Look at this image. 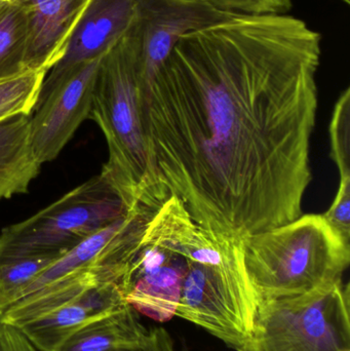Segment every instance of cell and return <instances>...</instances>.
<instances>
[{"label":"cell","instance_id":"obj_23","mask_svg":"<svg viewBox=\"0 0 350 351\" xmlns=\"http://www.w3.org/2000/svg\"><path fill=\"white\" fill-rule=\"evenodd\" d=\"M143 208V206H140L139 208ZM139 208H135V210H134L133 216H132V218H134V216H135L136 212H137V210H139ZM132 220H133V219H131V221ZM131 221H129V223H131ZM129 225H127V226H129ZM127 228H125V229H127ZM123 232H125V231H123ZM123 233H121V234H123ZM119 237H118V239H119ZM117 239H116V241H117ZM113 245H114V243H113ZM112 245H111V247H112ZM108 251H109V250H108ZM108 251H107V252H108ZM107 252H106V253H107ZM102 258H101V260H102ZM101 260H100V261H99L98 265H97V268H98L99 271H100V274H102L103 278H104V280H106V282H111L110 278H109V276H107V274H105L104 271H103L102 268L100 267ZM113 284H114V282H113Z\"/></svg>","mask_w":350,"mask_h":351},{"label":"cell","instance_id":"obj_12","mask_svg":"<svg viewBox=\"0 0 350 351\" xmlns=\"http://www.w3.org/2000/svg\"><path fill=\"white\" fill-rule=\"evenodd\" d=\"M40 167L31 146L30 115L0 121V200L28 191Z\"/></svg>","mask_w":350,"mask_h":351},{"label":"cell","instance_id":"obj_8","mask_svg":"<svg viewBox=\"0 0 350 351\" xmlns=\"http://www.w3.org/2000/svg\"><path fill=\"white\" fill-rule=\"evenodd\" d=\"M101 59L79 64L53 84L41 86L31 119V146L39 164L55 160L90 117Z\"/></svg>","mask_w":350,"mask_h":351},{"label":"cell","instance_id":"obj_16","mask_svg":"<svg viewBox=\"0 0 350 351\" xmlns=\"http://www.w3.org/2000/svg\"><path fill=\"white\" fill-rule=\"evenodd\" d=\"M47 72L26 70L0 78V121L16 115H30L36 106Z\"/></svg>","mask_w":350,"mask_h":351},{"label":"cell","instance_id":"obj_25","mask_svg":"<svg viewBox=\"0 0 350 351\" xmlns=\"http://www.w3.org/2000/svg\"><path fill=\"white\" fill-rule=\"evenodd\" d=\"M182 351H189L188 348L187 346H183Z\"/></svg>","mask_w":350,"mask_h":351},{"label":"cell","instance_id":"obj_19","mask_svg":"<svg viewBox=\"0 0 350 351\" xmlns=\"http://www.w3.org/2000/svg\"><path fill=\"white\" fill-rule=\"evenodd\" d=\"M221 10L234 14H285L292 8V0H208Z\"/></svg>","mask_w":350,"mask_h":351},{"label":"cell","instance_id":"obj_18","mask_svg":"<svg viewBox=\"0 0 350 351\" xmlns=\"http://www.w3.org/2000/svg\"><path fill=\"white\" fill-rule=\"evenodd\" d=\"M331 156L338 168L340 180L350 179V88L337 100L329 128Z\"/></svg>","mask_w":350,"mask_h":351},{"label":"cell","instance_id":"obj_14","mask_svg":"<svg viewBox=\"0 0 350 351\" xmlns=\"http://www.w3.org/2000/svg\"><path fill=\"white\" fill-rule=\"evenodd\" d=\"M131 217L132 208L125 216L90 235L79 245L67 252L65 255L55 260L23 291L22 294L14 302L38 292L45 286H49L74 272L96 267L101 258L106 254L111 245L127 228Z\"/></svg>","mask_w":350,"mask_h":351},{"label":"cell","instance_id":"obj_9","mask_svg":"<svg viewBox=\"0 0 350 351\" xmlns=\"http://www.w3.org/2000/svg\"><path fill=\"white\" fill-rule=\"evenodd\" d=\"M139 0H90L61 59L49 70L42 86L55 82L79 64L100 59L129 31Z\"/></svg>","mask_w":350,"mask_h":351},{"label":"cell","instance_id":"obj_4","mask_svg":"<svg viewBox=\"0 0 350 351\" xmlns=\"http://www.w3.org/2000/svg\"><path fill=\"white\" fill-rule=\"evenodd\" d=\"M242 255L261 298L306 294L342 280L349 241L323 215L302 214L288 224L242 237Z\"/></svg>","mask_w":350,"mask_h":351},{"label":"cell","instance_id":"obj_20","mask_svg":"<svg viewBox=\"0 0 350 351\" xmlns=\"http://www.w3.org/2000/svg\"><path fill=\"white\" fill-rule=\"evenodd\" d=\"M324 218L345 241L350 239V179L340 180L338 190Z\"/></svg>","mask_w":350,"mask_h":351},{"label":"cell","instance_id":"obj_5","mask_svg":"<svg viewBox=\"0 0 350 351\" xmlns=\"http://www.w3.org/2000/svg\"><path fill=\"white\" fill-rule=\"evenodd\" d=\"M129 208L102 174L70 190L0 234V263L40 255H65Z\"/></svg>","mask_w":350,"mask_h":351},{"label":"cell","instance_id":"obj_7","mask_svg":"<svg viewBox=\"0 0 350 351\" xmlns=\"http://www.w3.org/2000/svg\"><path fill=\"white\" fill-rule=\"evenodd\" d=\"M208 0H139L125 37L146 86L181 37L234 16Z\"/></svg>","mask_w":350,"mask_h":351},{"label":"cell","instance_id":"obj_1","mask_svg":"<svg viewBox=\"0 0 350 351\" xmlns=\"http://www.w3.org/2000/svg\"><path fill=\"white\" fill-rule=\"evenodd\" d=\"M321 35L286 14H236L181 37L144 92L170 195L234 239L302 215L312 181Z\"/></svg>","mask_w":350,"mask_h":351},{"label":"cell","instance_id":"obj_26","mask_svg":"<svg viewBox=\"0 0 350 351\" xmlns=\"http://www.w3.org/2000/svg\"><path fill=\"white\" fill-rule=\"evenodd\" d=\"M341 1L345 2V3H347V4L350 3V0H341Z\"/></svg>","mask_w":350,"mask_h":351},{"label":"cell","instance_id":"obj_22","mask_svg":"<svg viewBox=\"0 0 350 351\" xmlns=\"http://www.w3.org/2000/svg\"><path fill=\"white\" fill-rule=\"evenodd\" d=\"M174 344L172 336L164 328H153L141 346L123 351H175Z\"/></svg>","mask_w":350,"mask_h":351},{"label":"cell","instance_id":"obj_3","mask_svg":"<svg viewBox=\"0 0 350 351\" xmlns=\"http://www.w3.org/2000/svg\"><path fill=\"white\" fill-rule=\"evenodd\" d=\"M144 102L139 66L125 35L101 59L90 117L108 146V160L101 174L129 210L144 206L158 210L170 193L154 162Z\"/></svg>","mask_w":350,"mask_h":351},{"label":"cell","instance_id":"obj_15","mask_svg":"<svg viewBox=\"0 0 350 351\" xmlns=\"http://www.w3.org/2000/svg\"><path fill=\"white\" fill-rule=\"evenodd\" d=\"M28 23L14 2H0V78L26 71Z\"/></svg>","mask_w":350,"mask_h":351},{"label":"cell","instance_id":"obj_27","mask_svg":"<svg viewBox=\"0 0 350 351\" xmlns=\"http://www.w3.org/2000/svg\"><path fill=\"white\" fill-rule=\"evenodd\" d=\"M8 1H12V0H0V2H8Z\"/></svg>","mask_w":350,"mask_h":351},{"label":"cell","instance_id":"obj_17","mask_svg":"<svg viewBox=\"0 0 350 351\" xmlns=\"http://www.w3.org/2000/svg\"><path fill=\"white\" fill-rule=\"evenodd\" d=\"M61 255H40L0 263V315Z\"/></svg>","mask_w":350,"mask_h":351},{"label":"cell","instance_id":"obj_11","mask_svg":"<svg viewBox=\"0 0 350 351\" xmlns=\"http://www.w3.org/2000/svg\"><path fill=\"white\" fill-rule=\"evenodd\" d=\"M28 23L26 68L49 70L61 59L66 45L90 0H12Z\"/></svg>","mask_w":350,"mask_h":351},{"label":"cell","instance_id":"obj_6","mask_svg":"<svg viewBox=\"0 0 350 351\" xmlns=\"http://www.w3.org/2000/svg\"><path fill=\"white\" fill-rule=\"evenodd\" d=\"M236 351H350L349 285L261 300L252 332Z\"/></svg>","mask_w":350,"mask_h":351},{"label":"cell","instance_id":"obj_24","mask_svg":"<svg viewBox=\"0 0 350 351\" xmlns=\"http://www.w3.org/2000/svg\"><path fill=\"white\" fill-rule=\"evenodd\" d=\"M139 210H140V208H139ZM149 210H150V208H149ZM138 210H137V212H138ZM137 212H136V214H137ZM136 214H135V215H136ZM134 217H135V216H134ZM133 219H134V218H133ZM132 221H133V220H132ZM129 224H131V223H129ZM127 227H129V226H127ZM125 230H127V229H125ZM123 234H121V235H123ZM117 241H118V239H117ZM116 241H115V243H116ZM111 247H110V249H111ZM110 249H109V250H110ZM107 253H108V252H107ZM107 253H106V254H107ZM106 254H105V255H106ZM104 257H105V256H104ZM104 257H103V258H102V260H101L100 267H101V268H102L103 271H104V272H105V274H107V276H109V278H110V276H109L108 272H107V271H106V270H105V269H104V268H103V266H102V262H103V259H104ZM110 280H111V278H110ZM112 282H113V280H112Z\"/></svg>","mask_w":350,"mask_h":351},{"label":"cell","instance_id":"obj_13","mask_svg":"<svg viewBox=\"0 0 350 351\" xmlns=\"http://www.w3.org/2000/svg\"><path fill=\"white\" fill-rule=\"evenodd\" d=\"M149 334L140 313L127 304L74 334L58 351H123L141 346Z\"/></svg>","mask_w":350,"mask_h":351},{"label":"cell","instance_id":"obj_10","mask_svg":"<svg viewBox=\"0 0 350 351\" xmlns=\"http://www.w3.org/2000/svg\"><path fill=\"white\" fill-rule=\"evenodd\" d=\"M127 304L117 285H99L72 302L18 328L39 350L58 351L74 334Z\"/></svg>","mask_w":350,"mask_h":351},{"label":"cell","instance_id":"obj_2","mask_svg":"<svg viewBox=\"0 0 350 351\" xmlns=\"http://www.w3.org/2000/svg\"><path fill=\"white\" fill-rule=\"evenodd\" d=\"M160 210L187 260L176 317L238 350L262 300L247 270L242 241L199 225L175 195Z\"/></svg>","mask_w":350,"mask_h":351},{"label":"cell","instance_id":"obj_21","mask_svg":"<svg viewBox=\"0 0 350 351\" xmlns=\"http://www.w3.org/2000/svg\"><path fill=\"white\" fill-rule=\"evenodd\" d=\"M0 351H40L18 328L0 322Z\"/></svg>","mask_w":350,"mask_h":351}]
</instances>
